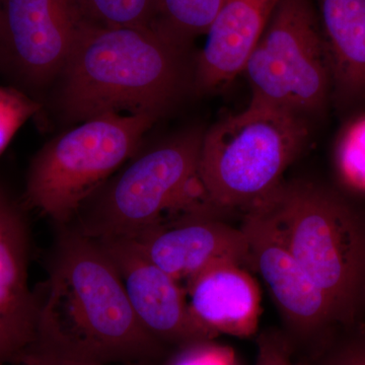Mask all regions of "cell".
Masks as SVG:
<instances>
[{"label": "cell", "instance_id": "cell-1", "mask_svg": "<svg viewBox=\"0 0 365 365\" xmlns=\"http://www.w3.org/2000/svg\"><path fill=\"white\" fill-rule=\"evenodd\" d=\"M39 297L37 335L26 356L101 364L165 356L168 348L137 319L109 255L76 228L60 232Z\"/></svg>", "mask_w": 365, "mask_h": 365}, {"label": "cell", "instance_id": "cell-2", "mask_svg": "<svg viewBox=\"0 0 365 365\" xmlns=\"http://www.w3.org/2000/svg\"><path fill=\"white\" fill-rule=\"evenodd\" d=\"M186 49L155 28L86 19L59 76V111L71 123L123 112L160 119L186 91Z\"/></svg>", "mask_w": 365, "mask_h": 365}, {"label": "cell", "instance_id": "cell-3", "mask_svg": "<svg viewBox=\"0 0 365 365\" xmlns=\"http://www.w3.org/2000/svg\"><path fill=\"white\" fill-rule=\"evenodd\" d=\"M330 300L343 329L365 317V209L342 192L283 182L256 207Z\"/></svg>", "mask_w": 365, "mask_h": 365}, {"label": "cell", "instance_id": "cell-4", "mask_svg": "<svg viewBox=\"0 0 365 365\" xmlns=\"http://www.w3.org/2000/svg\"><path fill=\"white\" fill-rule=\"evenodd\" d=\"M309 137L306 118L251 101L204 132L199 176L220 212L263 202L279 188Z\"/></svg>", "mask_w": 365, "mask_h": 365}, {"label": "cell", "instance_id": "cell-5", "mask_svg": "<svg viewBox=\"0 0 365 365\" xmlns=\"http://www.w3.org/2000/svg\"><path fill=\"white\" fill-rule=\"evenodd\" d=\"M203 134L182 132L140 155L86 201L76 230L95 240H131L177 216L216 209L199 176Z\"/></svg>", "mask_w": 365, "mask_h": 365}, {"label": "cell", "instance_id": "cell-6", "mask_svg": "<svg viewBox=\"0 0 365 365\" xmlns=\"http://www.w3.org/2000/svg\"><path fill=\"white\" fill-rule=\"evenodd\" d=\"M153 115L109 113L81 122L36 155L26 177L25 202L64 227L86 201L136 153Z\"/></svg>", "mask_w": 365, "mask_h": 365}, {"label": "cell", "instance_id": "cell-7", "mask_svg": "<svg viewBox=\"0 0 365 365\" xmlns=\"http://www.w3.org/2000/svg\"><path fill=\"white\" fill-rule=\"evenodd\" d=\"M242 73L254 102L306 119L324 112L332 100V74L312 0H280Z\"/></svg>", "mask_w": 365, "mask_h": 365}, {"label": "cell", "instance_id": "cell-8", "mask_svg": "<svg viewBox=\"0 0 365 365\" xmlns=\"http://www.w3.org/2000/svg\"><path fill=\"white\" fill-rule=\"evenodd\" d=\"M241 227L248 241L250 270L268 288L294 351L304 349L309 357L344 330L332 304L259 209L245 213Z\"/></svg>", "mask_w": 365, "mask_h": 365}, {"label": "cell", "instance_id": "cell-9", "mask_svg": "<svg viewBox=\"0 0 365 365\" xmlns=\"http://www.w3.org/2000/svg\"><path fill=\"white\" fill-rule=\"evenodd\" d=\"M85 20L74 0H2L0 60L26 86L44 88L59 78Z\"/></svg>", "mask_w": 365, "mask_h": 365}, {"label": "cell", "instance_id": "cell-10", "mask_svg": "<svg viewBox=\"0 0 365 365\" xmlns=\"http://www.w3.org/2000/svg\"><path fill=\"white\" fill-rule=\"evenodd\" d=\"M97 241L117 268L137 319L155 340L175 349L217 338L192 314L182 283L148 260L133 241Z\"/></svg>", "mask_w": 365, "mask_h": 365}, {"label": "cell", "instance_id": "cell-11", "mask_svg": "<svg viewBox=\"0 0 365 365\" xmlns=\"http://www.w3.org/2000/svg\"><path fill=\"white\" fill-rule=\"evenodd\" d=\"M222 215L203 210L177 216L131 241L148 260L181 283L220 262H234L250 269L244 230L225 222Z\"/></svg>", "mask_w": 365, "mask_h": 365}, {"label": "cell", "instance_id": "cell-12", "mask_svg": "<svg viewBox=\"0 0 365 365\" xmlns=\"http://www.w3.org/2000/svg\"><path fill=\"white\" fill-rule=\"evenodd\" d=\"M30 232L0 187V365H21L37 335L40 297L29 284Z\"/></svg>", "mask_w": 365, "mask_h": 365}, {"label": "cell", "instance_id": "cell-13", "mask_svg": "<svg viewBox=\"0 0 365 365\" xmlns=\"http://www.w3.org/2000/svg\"><path fill=\"white\" fill-rule=\"evenodd\" d=\"M185 284L192 314L215 337L227 335L244 339L258 331L261 289L250 269L234 262H220Z\"/></svg>", "mask_w": 365, "mask_h": 365}, {"label": "cell", "instance_id": "cell-14", "mask_svg": "<svg viewBox=\"0 0 365 365\" xmlns=\"http://www.w3.org/2000/svg\"><path fill=\"white\" fill-rule=\"evenodd\" d=\"M280 0H225L197 57L194 81L212 91L242 73Z\"/></svg>", "mask_w": 365, "mask_h": 365}, {"label": "cell", "instance_id": "cell-15", "mask_svg": "<svg viewBox=\"0 0 365 365\" xmlns=\"http://www.w3.org/2000/svg\"><path fill=\"white\" fill-rule=\"evenodd\" d=\"M332 101L342 109L365 103V0H318Z\"/></svg>", "mask_w": 365, "mask_h": 365}, {"label": "cell", "instance_id": "cell-16", "mask_svg": "<svg viewBox=\"0 0 365 365\" xmlns=\"http://www.w3.org/2000/svg\"><path fill=\"white\" fill-rule=\"evenodd\" d=\"M225 0H160L155 28L187 48L198 36L206 35Z\"/></svg>", "mask_w": 365, "mask_h": 365}, {"label": "cell", "instance_id": "cell-17", "mask_svg": "<svg viewBox=\"0 0 365 365\" xmlns=\"http://www.w3.org/2000/svg\"><path fill=\"white\" fill-rule=\"evenodd\" d=\"M334 170L346 192L365 197V112L341 129L333 153Z\"/></svg>", "mask_w": 365, "mask_h": 365}, {"label": "cell", "instance_id": "cell-18", "mask_svg": "<svg viewBox=\"0 0 365 365\" xmlns=\"http://www.w3.org/2000/svg\"><path fill=\"white\" fill-rule=\"evenodd\" d=\"M91 23L106 26L155 28L160 0H76Z\"/></svg>", "mask_w": 365, "mask_h": 365}, {"label": "cell", "instance_id": "cell-19", "mask_svg": "<svg viewBox=\"0 0 365 365\" xmlns=\"http://www.w3.org/2000/svg\"><path fill=\"white\" fill-rule=\"evenodd\" d=\"M306 365H365V325L344 329L307 357Z\"/></svg>", "mask_w": 365, "mask_h": 365}, {"label": "cell", "instance_id": "cell-20", "mask_svg": "<svg viewBox=\"0 0 365 365\" xmlns=\"http://www.w3.org/2000/svg\"><path fill=\"white\" fill-rule=\"evenodd\" d=\"M215 340L196 341L175 348L165 365H240L235 350Z\"/></svg>", "mask_w": 365, "mask_h": 365}, {"label": "cell", "instance_id": "cell-21", "mask_svg": "<svg viewBox=\"0 0 365 365\" xmlns=\"http://www.w3.org/2000/svg\"><path fill=\"white\" fill-rule=\"evenodd\" d=\"M37 105L16 91L0 88V153L26 118L37 111Z\"/></svg>", "mask_w": 365, "mask_h": 365}, {"label": "cell", "instance_id": "cell-22", "mask_svg": "<svg viewBox=\"0 0 365 365\" xmlns=\"http://www.w3.org/2000/svg\"><path fill=\"white\" fill-rule=\"evenodd\" d=\"M294 349L284 332L267 329L257 338V357L255 365H297Z\"/></svg>", "mask_w": 365, "mask_h": 365}, {"label": "cell", "instance_id": "cell-23", "mask_svg": "<svg viewBox=\"0 0 365 365\" xmlns=\"http://www.w3.org/2000/svg\"><path fill=\"white\" fill-rule=\"evenodd\" d=\"M21 365H155V362H132V364H88V362L71 361V360H60L45 359L39 356H26Z\"/></svg>", "mask_w": 365, "mask_h": 365}, {"label": "cell", "instance_id": "cell-24", "mask_svg": "<svg viewBox=\"0 0 365 365\" xmlns=\"http://www.w3.org/2000/svg\"><path fill=\"white\" fill-rule=\"evenodd\" d=\"M1 1L2 0H0V13H1Z\"/></svg>", "mask_w": 365, "mask_h": 365}, {"label": "cell", "instance_id": "cell-25", "mask_svg": "<svg viewBox=\"0 0 365 365\" xmlns=\"http://www.w3.org/2000/svg\"><path fill=\"white\" fill-rule=\"evenodd\" d=\"M74 1H76V0H74Z\"/></svg>", "mask_w": 365, "mask_h": 365}]
</instances>
